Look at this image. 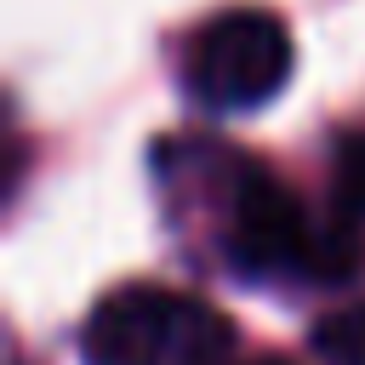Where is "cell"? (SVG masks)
I'll use <instances>...</instances> for the list:
<instances>
[{"instance_id": "6da1fadb", "label": "cell", "mask_w": 365, "mask_h": 365, "mask_svg": "<svg viewBox=\"0 0 365 365\" xmlns=\"http://www.w3.org/2000/svg\"><path fill=\"white\" fill-rule=\"evenodd\" d=\"M165 182H188V200H211L217 257L240 279H342L359 257L348 222H319L268 165L205 137L160 148Z\"/></svg>"}, {"instance_id": "7a4b0ae2", "label": "cell", "mask_w": 365, "mask_h": 365, "mask_svg": "<svg viewBox=\"0 0 365 365\" xmlns=\"http://www.w3.org/2000/svg\"><path fill=\"white\" fill-rule=\"evenodd\" d=\"M234 348V325L194 291L125 279L103 291L80 325L86 365H217Z\"/></svg>"}, {"instance_id": "3957f363", "label": "cell", "mask_w": 365, "mask_h": 365, "mask_svg": "<svg viewBox=\"0 0 365 365\" xmlns=\"http://www.w3.org/2000/svg\"><path fill=\"white\" fill-rule=\"evenodd\" d=\"M285 74H291V34L262 6H228L205 17L182 51V86L194 91V103L217 114L268 103L285 86Z\"/></svg>"}, {"instance_id": "277c9868", "label": "cell", "mask_w": 365, "mask_h": 365, "mask_svg": "<svg viewBox=\"0 0 365 365\" xmlns=\"http://www.w3.org/2000/svg\"><path fill=\"white\" fill-rule=\"evenodd\" d=\"M308 348L319 365H365V302L319 314L308 331Z\"/></svg>"}, {"instance_id": "5b68a950", "label": "cell", "mask_w": 365, "mask_h": 365, "mask_svg": "<svg viewBox=\"0 0 365 365\" xmlns=\"http://www.w3.org/2000/svg\"><path fill=\"white\" fill-rule=\"evenodd\" d=\"M331 194L342 222H365V125L342 131L331 148Z\"/></svg>"}, {"instance_id": "8992f818", "label": "cell", "mask_w": 365, "mask_h": 365, "mask_svg": "<svg viewBox=\"0 0 365 365\" xmlns=\"http://www.w3.org/2000/svg\"><path fill=\"white\" fill-rule=\"evenodd\" d=\"M251 365H291V359H279V354H262V359H251Z\"/></svg>"}]
</instances>
